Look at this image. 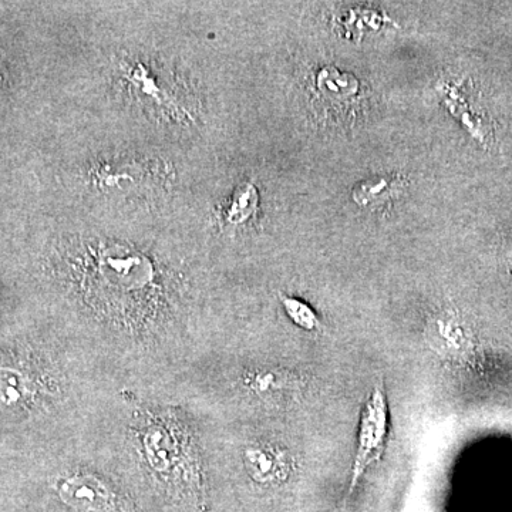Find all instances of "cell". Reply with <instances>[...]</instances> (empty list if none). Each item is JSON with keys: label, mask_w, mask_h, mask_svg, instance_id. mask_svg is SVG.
Here are the masks:
<instances>
[{"label": "cell", "mask_w": 512, "mask_h": 512, "mask_svg": "<svg viewBox=\"0 0 512 512\" xmlns=\"http://www.w3.org/2000/svg\"><path fill=\"white\" fill-rule=\"evenodd\" d=\"M256 208H258L256 188L252 184L241 185L235 191L231 204L225 212V220L229 224H242L255 214Z\"/></svg>", "instance_id": "8992f818"}, {"label": "cell", "mask_w": 512, "mask_h": 512, "mask_svg": "<svg viewBox=\"0 0 512 512\" xmlns=\"http://www.w3.org/2000/svg\"><path fill=\"white\" fill-rule=\"evenodd\" d=\"M284 306L288 312L289 318L299 326V328L308 330L319 329L320 322L316 313L313 312L311 306L306 305L299 299L286 298L284 299Z\"/></svg>", "instance_id": "52a82bcc"}, {"label": "cell", "mask_w": 512, "mask_h": 512, "mask_svg": "<svg viewBox=\"0 0 512 512\" xmlns=\"http://www.w3.org/2000/svg\"><path fill=\"white\" fill-rule=\"evenodd\" d=\"M318 87L325 96L352 97L359 92L356 77L349 73H340L335 66L320 70Z\"/></svg>", "instance_id": "277c9868"}, {"label": "cell", "mask_w": 512, "mask_h": 512, "mask_svg": "<svg viewBox=\"0 0 512 512\" xmlns=\"http://www.w3.org/2000/svg\"><path fill=\"white\" fill-rule=\"evenodd\" d=\"M386 191H389V183L386 180L379 178V180L367 181L356 188L355 200L362 205L369 204Z\"/></svg>", "instance_id": "ba28073f"}, {"label": "cell", "mask_w": 512, "mask_h": 512, "mask_svg": "<svg viewBox=\"0 0 512 512\" xmlns=\"http://www.w3.org/2000/svg\"><path fill=\"white\" fill-rule=\"evenodd\" d=\"M59 494L64 503L79 511H101L110 503L109 491L92 476L67 478L60 484Z\"/></svg>", "instance_id": "7a4b0ae2"}, {"label": "cell", "mask_w": 512, "mask_h": 512, "mask_svg": "<svg viewBox=\"0 0 512 512\" xmlns=\"http://www.w3.org/2000/svg\"><path fill=\"white\" fill-rule=\"evenodd\" d=\"M245 464L251 476L261 483L284 476L288 466L282 453L266 446L249 447L245 451Z\"/></svg>", "instance_id": "3957f363"}, {"label": "cell", "mask_w": 512, "mask_h": 512, "mask_svg": "<svg viewBox=\"0 0 512 512\" xmlns=\"http://www.w3.org/2000/svg\"><path fill=\"white\" fill-rule=\"evenodd\" d=\"M30 396L29 382L16 370H0V404L6 407L18 406Z\"/></svg>", "instance_id": "5b68a950"}, {"label": "cell", "mask_w": 512, "mask_h": 512, "mask_svg": "<svg viewBox=\"0 0 512 512\" xmlns=\"http://www.w3.org/2000/svg\"><path fill=\"white\" fill-rule=\"evenodd\" d=\"M389 437V407L383 387L367 397L357 431L356 454L352 464V488L370 466L380 460Z\"/></svg>", "instance_id": "6da1fadb"}]
</instances>
